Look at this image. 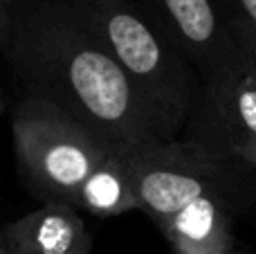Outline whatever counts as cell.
Listing matches in <instances>:
<instances>
[{
    "label": "cell",
    "mask_w": 256,
    "mask_h": 254,
    "mask_svg": "<svg viewBox=\"0 0 256 254\" xmlns=\"http://www.w3.org/2000/svg\"><path fill=\"white\" fill-rule=\"evenodd\" d=\"M243 205L222 196H204L160 225L173 254H234V212Z\"/></svg>",
    "instance_id": "obj_8"
},
{
    "label": "cell",
    "mask_w": 256,
    "mask_h": 254,
    "mask_svg": "<svg viewBox=\"0 0 256 254\" xmlns=\"http://www.w3.org/2000/svg\"><path fill=\"white\" fill-rule=\"evenodd\" d=\"M130 174L137 210L162 225L189 202L204 196H222L243 205L248 198V166L198 146L184 138L128 146L115 144Z\"/></svg>",
    "instance_id": "obj_4"
},
{
    "label": "cell",
    "mask_w": 256,
    "mask_h": 254,
    "mask_svg": "<svg viewBox=\"0 0 256 254\" xmlns=\"http://www.w3.org/2000/svg\"><path fill=\"white\" fill-rule=\"evenodd\" d=\"M216 4L256 74V0H216Z\"/></svg>",
    "instance_id": "obj_10"
},
{
    "label": "cell",
    "mask_w": 256,
    "mask_h": 254,
    "mask_svg": "<svg viewBox=\"0 0 256 254\" xmlns=\"http://www.w3.org/2000/svg\"><path fill=\"white\" fill-rule=\"evenodd\" d=\"M0 254H9L7 248H4V243H2V238H0Z\"/></svg>",
    "instance_id": "obj_13"
},
{
    "label": "cell",
    "mask_w": 256,
    "mask_h": 254,
    "mask_svg": "<svg viewBox=\"0 0 256 254\" xmlns=\"http://www.w3.org/2000/svg\"><path fill=\"white\" fill-rule=\"evenodd\" d=\"M97 34L171 138H180L200 92L198 72L137 0H68Z\"/></svg>",
    "instance_id": "obj_2"
},
{
    "label": "cell",
    "mask_w": 256,
    "mask_h": 254,
    "mask_svg": "<svg viewBox=\"0 0 256 254\" xmlns=\"http://www.w3.org/2000/svg\"><path fill=\"white\" fill-rule=\"evenodd\" d=\"M16 12H18V0H0V50L2 52L9 43V36H12Z\"/></svg>",
    "instance_id": "obj_11"
},
{
    "label": "cell",
    "mask_w": 256,
    "mask_h": 254,
    "mask_svg": "<svg viewBox=\"0 0 256 254\" xmlns=\"http://www.w3.org/2000/svg\"><path fill=\"white\" fill-rule=\"evenodd\" d=\"M4 110V97H2V88H0V112Z\"/></svg>",
    "instance_id": "obj_12"
},
{
    "label": "cell",
    "mask_w": 256,
    "mask_h": 254,
    "mask_svg": "<svg viewBox=\"0 0 256 254\" xmlns=\"http://www.w3.org/2000/svg\"><path fill=\"white\" fill-rule=\"evenodd\" d=\"M234 254H248V252H243V250H238V248H236V250H234Z\"/></svg>",
    "instance_id": "obj_14"
},
{
    "label": "cell",
    "mask_w": 256,
    "mask_h": 254,
    "mask_svg": "<svg viewBox=\"0 0 256 254\" xmlns=\"http://www.w3.org/2000/svg\"><path fill=\"white\" fill-rule=\"evenodd\" d=\"M182 138L256 171V74L200 86Z\"/></svg>",
    "instance_id": "obj_6"
},
{
    "label": "cell",
    "mask_w": 256,
    "mask_h": 254,
    "mask_svg": "<svg viewBox=\"0 0 256 254\" xmlns=\"http://www.w3.org/2000/svg\"><path fill=\"white\" fill-rule=\"evenodd\" d=\"M153 25L180 50L202 84L254 74L216 0H137Z\"/></svg>",
    "instance_id": "obj_5"
},
{
    "label": "cell",
    "mask_w": 256,
    "mask_h": 254,
    "mask_svg": "<svg viewBox=\"0 0 256 254\" xmlns=\"http://www.w3.org/2000/svg\"><path fill=\"white\" fill-rule=\"evenodd\" d=\"M12 140L27 192L40 202L70 205L112 146L63 108L27 94L14 110Z\"/></svg>",
    "instance_id": "obj_3"
},
{
    "label": "cell",
    "mask_w": 256,
    "mask_h": 254,
    "mask_svg": "<svg viewBox=\"0 0 256 254\" xmlns=\"http://www.w3.org/2000/svg\"><path fill=\"white\" fill-rule=\"evenodd\" d=\"M72 205L97 218H115L137 210L130 174L120 153L115 151V144L110 146V153L97 164V169L84 180Z\"/></svg>",
    "instance_id": "obj_9"
},
{
    "label": "cell",
    "mask_w": 256,
    "mask_h": 254,
    "mask_svg": "<svg viewBox=\"0 0 256 254\" xmlns=\"http://www.w3.org/2000/svg\"><path fill=\"white\" fill-rule=\"evenodd\" d=\"M4 54L27 97L63 108L108 144L176 140L68 0H18Z\"/></svg>",
    "instance_id": "obj_1"
},
{
    "label": "cell",
    "mask_w": 256,
    "mask_h": 254,
    "mask_svg": "<svg viewBox=\"0 0 256 254\" xmlns=\"http://www.w3.org/2000/svg\"><path fill=\"white\" fill-rule=\"evenodd\" d=\"M9 254H90L92 236L81 212L70 202H40L2 228Z\"/></svg>",
    "instance_id": "obj_7"
}]
</instances>
